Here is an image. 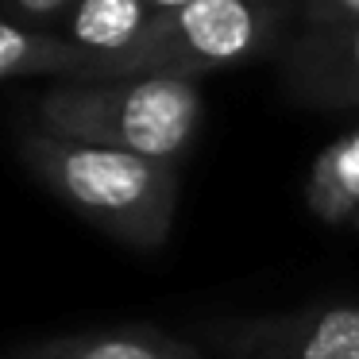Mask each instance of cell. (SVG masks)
I'll return each mask as SVG.
<instances>
[{"label":"cell","mask_w":359,"mask_h":359,"mask_svg":"<svg viewBox=\"0 0 359 359\" xmlns=\"http://www.w3.org/2000/svg\"><path fill=\"white\" fill-rule=\"evenodd\" d=\"M20 158L58 201L120 248L158 251L170 236L182 166L62 140L35 124L20 132Z\"/></svg>","instance_id":"1"},{"label":"cell","mask_w":359,"mask_h":359,"mask_svg":"<svg viewBox=\"0 0 359 359\" xmlns=\"http://www.w3.org/2000/svg\"><path fill=\"white\" fill-rule=\"evenodd\" d=\"M201 86L194 78L58 81L35 101V128L62 140L116 147L182 166L201 128Z\"/></svg>","instance_id":"2"},{"label":"cell","mask_w":359,"mask_h":359,"mask_svg":"<svg viewBox=\"0 0 359 359\" xmlns=\"http://www.w3.org/2000/svg\"><path fill=\"white\" fill-rule=\"evenodd\" d=\"M297 24V0H194L178 12L155 16L143 39L120 58L89 62L81 81L116 78H194L232 66L274 58L290 27Z\"/></svg>","instance_id":"3"},{"label":"cell","mask_w":359,"mask_h":359,"mask_svg":"<svg viewBox=\"0 0 359 359\" xmlns=\"http://www.w3.org/2000/svg\"><path fill=\"white\" fill-rule=\"evenodd\" d=\"M197 344L212 359H359V302L212 317L197 325Z\"/></svg>","instance_id":"4"},{"label":"cell","mask_w":359,"mask_h":359,"mask_svg":"<svg viewBox=\"0 0 359 359\" xmlns=\"http://www.w3.org/2000/svg\"><path fill=\"white\" fill-rule=\"evenodd\" d=\"M274 66L297 104L320 112L359 109V20L294 24L274 50Z\"/></svg>","instance_id":"5"},{"label":"cell","mask_w":359,"mask_h":359,"mask_svg":"<svg viewBox=\"0 0 359 359\" xmlns=\"http://www.w3.org/2000/svg\"><path fill=\"white\" fill-rule=\"evenodd\" d=\"M8 359H212L197 340L155 325H109L20 344Z\"/></svg>","instance_id":"6"},{"label":"cell","mask_w":359,"mask_h":359,"mask_svg":"<svg viewBox=\"0 0 359 359\" xmlns=\"http://www.w3.org/2000/svg\"><path fill=\"white\" fill-rule=\"evenodd\" d=\"M93 55L74 47L66 35L24 27L16 20H0V74L4 81L24 78H50L58 81H81L89 74Z\"/></svg>","instance_id":"7"},{"label":"cell","mask_w":359,"mask_h":359,"mask_svg":"<svg viewBox=\"0 0 359 359\" xmlns=\"http://www.w3.org/2000/svg\"><path fill=\"white\" fill-rule=\"evenodd\" d=\"M305 209L328 228H351L359 217V124L336 135L305 174Z\"/></svg>","instance_id":"8"},{"label":"cell","mask_w":359,"mask_h":359,"mask_svg":"<svg viewBox=\"0 0 359 359\" xmlns=\"http://www.w3.org/2000/svg\"><path fill=\"white\" fill-rule=\"evenodd\" d=\"M151 24H155L151 0H78L70 16L62 20L58 35L89 50L93 62H104V58H120L124 50H132Z\"/></svg>","instance_id":"9"},{"label":"cell","mask_w":359,"mask_h":359,"mask_svg":"<svg viewBox=\"0 0 359 359\" xmlns=\"http://www.w3.org/2000/svg\"><path fill=\"white\" fill-rule=\"evenodd\" d=\"M74 4L78 0H4V20H16L24 27H43V32H58Z\"/></svg>","instance_id":"10"},{"label":"cell","mask_w":359,"mask_h":359,"mask_svg":"<svg viewBox=\"0 0 359 359\" xmlns=\"http://www.w3.org/2000/svg\"><path fill=\"white\" fill-rule=\"evenodd\" d=\"M359 20V0H297V24H344Z\"/></svg>","instance_id":"11"},{"label":"cell","mask_w":359,"mask_h":359,"mask_svg":"<svg viewBox=\"0 0 359 359\" xmlns=\"http://www.w3.org/2000/svg\"><path fill=\"white\" fill-rule=\"evenodd\" d=\"M186 4H194V0H151V8H155V16H166V12H178V8H186Z\"/></svg>","instance_id":"12"},{"label":"cell","mask_w":359,"mask_h":359,"mask_svg":"<svg viewBox=\"0 0 359 359\" xmlns=\"http://www.w3.org/2000/svg\"><path fill=\"white\" fill-rule=\"evenodd\" d=\"M351 228H355V232H359V217H355V224H351Z\"/></svg>","instance_id":"13"}]
</instances>
